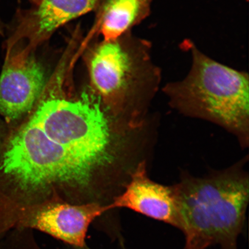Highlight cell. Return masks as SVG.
Wrapping results in <instances>:
<instances>
[{
  "label": "cell",
  "mask_w": 249,
  "mask_h": 249,
  "mask_svg": "<svg viewBox=\"0 0 249 249\" xmlns=\"http://www.w3.org/2000/svg\"><path fill=\"white\" fill-rule=\"evenodd\" d=\"M247 155L204 176L184 173L174 184L184 249H237L249 201Z\"/></svg>",
  "instance_id": "cell-1"
},
{
  "label": "cell",
  "mask_w": 249,
  "mask_h": 249,
  "mask_svg": "<svg viewBox=\"0 0 249 249\" xmlns=\"http://www.w3.org/2000/svg\"><path fill=\"white\" fill-rule=\"evenodd\" d=\"M80 56L77 43L70 40L31 118L53 142L95 169L111 160L110 130L94 92L75 99L65 94Z\"/></svg>",
  "instance_id": "cell-2"
},
{
  "label": "cell",
  "mask_w": 249,
  "mask_h": 249,
  "mask_svg": "<svg viewBox=\"0 0 249 249\" xmlns=\"http://www.w3.org/2000/svg\"><path fill=\"white\" fill-rule=\"evenodd\" d=\"M191 54L188 74L161 87L168 104L182 116L222 127L249 147V77L246 71L214 60L190 40L182 43Z\"/></svg>",
  "instance_id": "cell-3"
},
{
  "label": "cell",
  "mask_w": 249,
  "mask_h": 249,
  "mask_svg": "<svg viewBox=\"0 0 249 249\" xmlns=\"http://www.w3.org/2000/svg\"><path fill=\"white\" fill-rule=\"evenodd\" d=\"M92 91L117 113L129 110L137 122L147 120L161 89L162 73L150 41L130 32L87 45L83 52Z\"/></svg>",
  "instance_id": "cell-4"
},
{
  "label": "cell",
  "mask_w": 249,
  "mask_h": 249,
  "mask_svg": "<svg viewBox=\"0 0 249 249\" xmlns=\"http://www.w3.org/2000/svg\"><path fill=\"white\" fill-rule=\"evenodd\" d=\"M94 168L50 139L32 118L9 141L0 170L22 190L87 184Z\"/></svg>",
  "instance_id": "cell-5"
},
{
  "label": "cell",
  "mask_w": 249,
  "mask_h": 249,
  "mask_svg": "<svg viewBox=\"0 0 249 249\" xmlns=\"http://www.w3.org/2000/svg\"><path fill=\"white\" fill-rule=\"evenodd\" d=\"M36 51L21 43L7 45L0 75V113L8 120L18 119L37 104L50 74Z\"/></svg>",
  "instance_id": "cell-6"
},
{
  "label": "cell",
  "mask_w": 249,
  "mask_h": 249,
  "mask_svg": "<svg viewBox=\"0 0 249 249\" xmlns=\"http://www.w3.org/2000/svg\"><path fill=\"white\" fill-rule=\"evenodd\" d=\"M110 210L96 202L71 205L52 202L29 210L19 211L11 221V229H35L80 249L86 247L89 227L96 217Z\"/></svg>",
  "instance_id": "cell-7"
},
{
  "label": "cell",
  "mask_w": 249,
  "mask_h": 249,
  "mask_svg": "<svg viewBox=\"0 0 249 249\" xmlns=\"http://www.w3.org/2000/svg\"><path fill=\"white\" fill-rule=\"evenodd\" d=\"M101 0H40L18 14L7 45L20 42L36 51L64 25L89 13Z\"/></svg>",
  "instance_id": "cell-8"
},
{
  "label": "cell",
  "mask_w": 249,
  "mask_h": 249,
  "mask_svg": "<svg viewBox=\"0 0 249 249\" xmlns=\"http://www.w3.org/2000/svg\"><path fill=\"white\" fill-rule=\"evenodd\" d=\"M149 163L143 161L139 165L122 194L115 197L108 205L109 208H128L179 229L174 186L163 185L152 180L149 176Z\"/></svg>",
  "instance_id": "cell-9"
},
{
  "label": "cell",
  "mask_w": 249,
  "mask_h": 249,
  "mask_svg": "<svg viewBox=\"0 0 249 249\" xmlns=\"http://www.w3.org/2000/svg\"><path fill=\"white\" fill-rule=\"evenodd\" d=\"M153 0H101L89 36L113 40L130 32L151 14Z\"/></svg>",
  "instance_id": "cell-10"
},
{
  "label": "cell",
  "mask_w": 249,
  "mask_h": 249,
  "mask_svg": "<svg viewBox=\"0 0 249 249\" xmlns=\"http://www.w3.org/2000/svg\"><path fill=\"white\" fill-rule=\"evenodd\" d=\"M31 1L34 3V4H36V3H38L40 0H31Z\"/></svg>",
  "instance_id": "cell-11"
},
{
  "label": "cell",
  "mask_w": 249,
  "mask_h": 249,
  "mask_svg": "<svg viewBox=\"0 0 249 249\" xmlns=\"http://www.w3.org/2000/svg\"><path fill=\"white\" fill-rule=\"evenodd\" d=\"M80 249H87V248L86 247V248H85Z\"/></svg>",
  "instance_id": "cell-12"
}]
</instances>
